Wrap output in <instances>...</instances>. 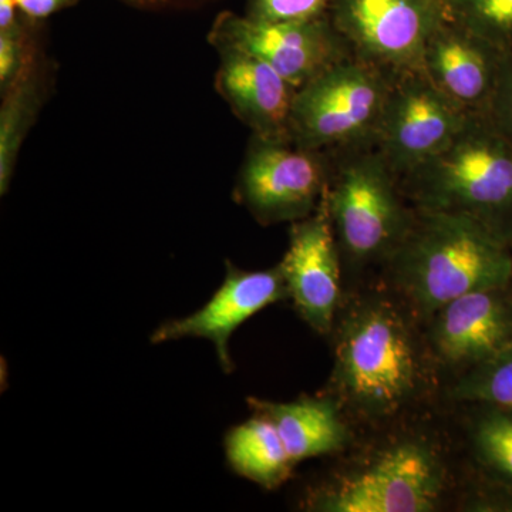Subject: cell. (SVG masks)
<instances>
[{
    "label": "cell",
    "mask_w": 512,
    "mask_h": 512,
    "mask_svg": "<svg viewBox=\"0 0 512 512\" xmlns=\"http://www.w3.org/2000/svg\"><path fill=\"white\" fill-rule=\"evenodd\" d=\"M450 396L457 402L512 409V348L461 373Z\"/></svg>",
    "instance_id": "obj_20"
},
{
    "label": "cell",
    "mask_w": 512,
    "mask_h": 512,
    "mask_svg": "<svg viewBox=\"0 0 512 512\" xmlns=\"http://www.w3.org/2000/svg\"><path fill=\"white\" fill-rule=\"evenodd\" d=\"M22 18L16 0H0V30L13 28Z\"/></svg>",
    "instance_id": "obj_26"
},
{
    "label": "cell",
    "mask_w": 512,
    "mask_h": 512,
    "mask_svg": "<svg viewBox=\"0 0 512 512\" xmlns=\"http://www.w3.org/2000/svg\"><path fill=\"white\" fill-rule=\"evenodd\" d=\"M326 15L350 55L396 77L423 70L443 10L437 0H330Z\"/></svg>",
    "instance_id": "obj_8"
},
{
    "label": "cell",
    "mask_w": 512,
    "mask_h": 512,
    "mask_svg": "<svg viewBox=\"0 0 512 512\" xmlns=\"http://www.w3.org/2000/svg\"><path fill=\"white\" fill-rule=\"evenodd\" d=\"M252 413L274 424L292 463L345 450L350 441L348 417L329 393L278 403L249 397Z\"/></svg>",
    "instance_id": "obj_16"
},
{
    "label": "cell",
    "mask_w": 512,
    "mask_h": 512,
    "mask_svg": "<svg viewBox=\"0 0 512 512\" xmlns=\"http://www.w3.org/2000/svg\"><path fill=\"white\" fill-rule=\"evenodd\" d=\"M488 116L512 144V53L505 60Z\"/></svg>",
    "instance_id": "obj_24"
},
{
    "label": "cell",
    "mask_w": 512,
    "mask_h": 512,
    "mask_svg": "<svg viewBox=\"0 0 512 512\" xmlns=\"http://www.w3.org/2000/svg\"><path fill=\"white\" fill-rule=\"evenodd\" d=\"M450 487L446 460L429 437L390 439L319 484L302 507L322 512H431Z\"/></svg>",
    "instance_id": "obj_5"
},
{
    "label": "cell",
    "mask_w": 512,
    "mask_h": 512,
    "mask_svg": "<svg viewBox=\"0 0 512 512\" xmlns=\"http://www.w3.org/2000/svg\"><path fill=\"white\" fill-rule=\"evenodd\" d=\"M383 271L387 288L424 323L466 293L510 286L512 248L464 215L416 208Z\"/></svg>",
    "instance_id": "obj_2"
},
{
    "label": "cell",
    "mask_w": 512,
    "mask_h": 512,
    "mask_svg": "<svg viewBox=\"0 0 512 512\" xmlns=\"http://www.w3.org/2000/svg\"><path fill=\"white\" fill-rule=\"evenodd\" d=\"M470 116L441 94L423 70L400 74L393 77L375 147L400 178L441 153Z\"/></svg>",
    "instance_id": "obj_10"
},
{
    "label": "cell",
    "mask_w": 512,
    "mask_h": 512,
    "mask_svg": "<svg viewBox=\"0 0 512 512\" xmlns=\"http://www.w3.org/2000/svg\"><path fill=\"white\" fill-rule=\"evenodd\" d=\"M288 299L281 266L265 271H244L227 261L225 278L210 301L191 315L161 323L150 340L153 345L181 339H205L214 345L222 372L232 373L235 363L229 355V339L266 306Z\"/></svg>",
    "instance_id": "obj_12"
},
{
    "label": "cell",
    "mask_w": 512,
    "mask_h": 512,
    "mask_svg": "<svg viewBox=\"0 0 512 512\" xmlns=\"http://www.w3.org/2000/svg\"><path fill=\"white\" fill-rule=\"evenodd\" d=\"M419 323L392 289L342 303L328 393L348 420L390 423L434 392L439 363Z\"/></svg>",
    "instance_id": "obj_1"
},
{
    "label": "cell",
    "mask_w": 512,
    "mask_h": 512,
    "mask_svg": "<svg viewBox=\"0 0 512 512\" xmlns=\"http://www.w3.org/2000/svg\"><path fill=\"white\" fill-rule=\"evenodd\" d=\"M279 266L288 299L303 322L320 336L332 335L343 303L345 272L325 204L311 217L292 222Z\"/></svg>",
    "instance_id": "obj_11"
},
{
    "label": "cell",
    "mask_w": 512,
    "mask_h": 512,
    "mask_svg": "<svg viewBox=\"0 0 512 512\" xmlns=\"http://www.w3.org/2000/svg\"><path fill=\"white\" fill-rule=\"evenodd\" d=\"M220 66L215 89L252 136L289 138L293 101L298 90L268 63L244 50L217 49ZM291 140V138H289Z\"/></svg>",
    "instance_id": "obj_15"
},
{
    "label": "cell",
    "mask_w": 512,
    "mask_h": 512,
    "mask_svg": "<svg viewBox=\"0 0 512 512\" xmlns=\"http://www.w3.org/2000/svg\"><path fill=\"white\" fill-rule=\"evenodd\" d=\"M392 83L372 64L343 57L296 92L289 138L328 154L375 144Z\"/></svg>",
    "instance_id": "obj_6"
},
{
    "label": "cell",
    "mask_w": 512,
    "mask_h": 512,
    "mask_svg": "<svg viewBox=\"0 0 512 512\" xmlns=\"http://www.w3.org/2000/svg\"><path fill=\"white\" fill-rule=\"evenodd\" d=\"M439 366L463 373L512 348V289L488 288L448 302L426 322Z\"/></svg>",
    "instance_id": "obj_13"
},
{
    "label": "cell",
    "mask_w": 512,
    "mask_h": 512,
    "mask_svg": "<svg viewBox=\"0 0 512 512\" xmlns=\"http://www.w3.org/2000/svg\"><path fill=\"white\" fill-rule=\"evenodd\" d=\"M165 3H173V5H192V3H201L204 0H164Z\"/></svg>",
    "instance_id": "obj_28"
},
{
    "label": "cell",
    "mask_w": 512,
    "mask_h": 512,
    "mask_svg": "<svg viewBox=\"0 0 512 512\" xmlns=\"http://www.w3.org/2000/svg\"><path fill=\"white\" fill-rule=\"evenodd\" d=\"M330 0H245L244 15L269 22L308 20L325 15Z\"/></svg>",
    "instance_id": "obj_23"
},
{
    "label": "cell",
    "mask_w": 512,
    "mask_h": 512,
    "mask_svg": "<svg viewBox=\"0 0 512 512\" xmlns=\"http://www.w3.org/2000/svg\"><path fill=\"white\" fill-rule=\"evenodd\" d=\"M325 204L343 272L384 268L412 228L416 208L375 144L329 154Z\"/></svg>",
    "instance_id": "obj_4"
},
{
    "label": "cell",
    "mask_w": 512,
    "mask_h": 512,
    "mask_svg": "<svg viewBox=\"0 0 512 512\" xmlns=\"http://www.w3.org/2000/svg\"><path fill=\"white\" fill-rule=\"evenodd\" d=\"M437 2H440V3H441V2H443V0H437Z\"/></svg>",
    "instance_id": "obj_30"
},
{
    "label": "cell",
    "mask_w": 512,
    "mask_h": 512,
    "mask_svg": "<svg viewBox=\"0 0 512 512\" xmlns=\"http://www.w3.org/2000/svg\"><path fill=\"white\" fill-rule=\"evenodd\" d=\"M208 42L215 50L232 47L259 57L296 90L350 55L326 13L308 20L269 22L224 10L212 22Z\"/></svg>",
    "instance_id": "obj_9"
},
{
    "label": "cell",
    "mask_w": 512,
    "mask_h": 512,
    "mask_svg": "<svg viewBox=\"0 0 512 512\" xmlns=\"http://www.w3.org/2000/svg\"><path fill=\"white\" fill-rule=\"evenodd\" d=\"M119 2L140 10H157L167 6L164 0H119Z\"/></svg>",
    "instance_id": "obj_27"
},
{
    "label": "cell",
    "mask_w": 512,
    "mask_h": 512,
    "mask_svg": "<svg viewBox=\"0 0 512 512\" xmlns=\"http://www.w3.org/2000/svg\"><path fill=\"white\" fill-rule=\"evenodd\" d=\"M30 19L23 16L18 25L0 30V92L6 93L19 79L36 46L29 33Z\"/></svg>",
    "instance_id": "obj_22"
},
{
    "label": "cell",
    "mask_w": 512,
    "mask_h": 512,
    "mask_svg": "<svg viewBox=\"0 0 512 512\" xmlns=\"http://www.w3.org/2000/svg\"><path fill=\"white\" fill-rule=\"evenodd\" d=\"M399 181L417 210L464 215L512 248V144L488 114H471L441 153Z\"/></svg>",
    "instance_id": "obj_3"
},
{
    "label": "cell",
    "mask_w": 512,
    "mask_h": 512,
    "mask_svg": "<svg viewBox=\"0 0 512 512\" xmlns=\"http://www.w3.org/2000/svg\"><path fill=\"white\" fill-rule=\"evenodd\" d=\"M444 18L512 52V0H443Z\"/></svg>",
    "instance_id": "obj_21"
},
{
    "label": "cell",
    "mask_w": 512,
    "mask_h": 512,
    "mask_svg": "<svg viewBox=\"0 0 512 512\" xmlns=\"http://www.w3.org/2000/svg\"><path fill=\"white\" fill-rule=\"evenodd\" d=\"M79 2L80 0H16L22 15L33 22L49 18L57 12L72 8Z\"/></svg>",
    "instance_id": "obj_25"
},
{
    "label": "cell",
    "mask_w": 512,
    "mask_h": 512,
    "mask_svg": "<svg viewBox=\"0 0 512 512\" xmlns=\"http://www.w3.org/2000/svg\"><path fill=\"white\" fill-rule=\"evenodd\" d=\"M510 53L443 16L424 47L423 72L467 114H488Z\"/></svg>",
    "instance_id": "obj_14"
},
{
    "label": "cell",
    "mask_w": 512,
    "mask_h": 512,
    "mask_svg": "<svg viewBox=\"0 0 512 512\" xmlns=\"http://www.w3.org/2000/svg\"><path fill=\"white\" fill-rule=\"evenodd\" d=\"M510 288L512 289V276H511Z\"/></svg>",
    "instance_id": "obj_29"
},
{
    "label": "cell",
    "mask_w": 512,
    "mask_h": 512,
    "mask_svg": "<svg viewBox=\"0 0 512 512\" xmlns=\"http://www.w3.org/2000/svg\"><path fill=\"white\" fill-rule=\"evenodd\" d=\"M224 448L232 471L266 490L288 480L295 467L274 424L258 414L232 427Z\"/></svg>",
    "instance_id": "obj_17"
},
{
    "label": "cell",
    "mask_w": 512,
    "mask_h": 512,
    "mask_svg": "<svg viewBox=\"0 0 512 512\" xmlns=\"http://www.w3.org/2000/svg\"><path fill=\"white\" fill-rule=\"evenodd\" d=\"M328 153L298 146L289 138L251 136L234 187V200L258 224H282L311 217L325 200Z\"/></svg>",
    "instance_id": "obj_7"
},
{
    "label": "cell",
    "mask_w": 512,
    "mask_h": 512,
    "mask_svg": "<svg viewBox=\"0 0 512 512\" xmlns=\"http://www.w3.org/2000/svg\"><path fill=\"white\" fill-rule=\"evenodd\" d=\"M471 448L485 480L512 488V409L477 404Z\"/></svg>",
    "instance_id": "obj_19"
},
{
    "label": "cell",
    "mask_w": 512,
    "mask_h": 512,
    "mask_svg": "<svg viewBox=\"0 0 512 512\" xmlns=\"http://www.w3.org/2000/svg\"><path fill=\"white\" fill-rule=\"evenodd\" d=\"M35 52L15 84L3 93L0 109V194H8L20 148L45 97V70Z\"/></svg>",
    "instance_id": "obj_18"
}]
</instances>
